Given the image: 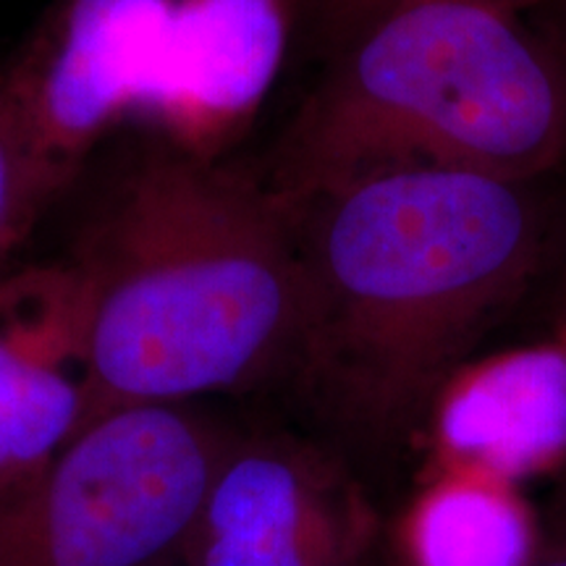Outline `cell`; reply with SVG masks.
<instances>
[{
    "label": "cell",
    "instance_id": "cell-11",
    "mask_svg": "<svg viewBox=\"0 0 566 566\" xmlns=\"http://www.w3.org/2000/svg\"><path fill=\"white\" fill-rule=\"evenodd\" d=\"M405 3L409 0H296V24L310 34L325 59L375 19ZM495 3L520 13L530 0H495Z\"/></svg>",
    "mask_w": 566,
    "mask_h": 566
},
{
    "label": "cell",
    "instance_id": "cell-12",
    "mask_svg": "<svg viewBox=\"0 0 566 566\" xmlns=\"http://www.w3.org/2000/svg\"><path fill=\"white\" fill-rule=\"evenodd\" d=\"M520 17L566 59V0H530Z\"/></svg>",
    "mask_w": 566,
    "mask_h": 566
},
{
    "label": "cell",
    "instance_id": "cell-8",
    "mask_svg": "<svg viewBox=\"0 0 566 566\" xmlns=\"http://www.w3.org/2000/svg\"><path fill=\"white\" fill-rule=\"evenodd\" d=\"M443 470L509 480L566 449V359L522 354L478 378H459L438 401L433 422Z\"/></svg>",
    "mask_w": 566,
    "mask_h": 566
},
{
    "label": "cell",
    "instance_id": "cell-2",
    "mask_svg": "<svg viewBox=\"0 0 566 566\" xmlns=\"http://www.w3.org/2000/svg\"><path fill=\"white\" fill-rule=\"evenodd\" d=\"M61 268L80 323L82 428L286 380L300 239L263 174L192 147H147L92 197Z\"/></svg>",
    "mask_w": 566,
    "mask_h": 566
},
{
    "label": "cell",
    "instance_id": "cell-9",
    "mask_svg": "<svg viewBox=\"0 0 566 566\" xmlns=\"http://www.w3.org/2000/svg\"><path fill=\"white\" fill-rule=\"evenodd\" d=\"M537 535L504 480L443 470L409 506L396 551L405 566H527Z\"/></svg>",
    "mask_w": 566,
    "mask_h": 566
},
{
    "label": "cell",
    "instance_id": "cell-10",
    "mask_svg": "<svg viewBox=\"0 0 566 566\" xmlns=\"http://www.w3.org/2000/svg\"><path fill=\"white\" fill-rule=\"evenodd\" d=\"M55 195L0 84V265L24 242Z\"/></svg>",
    "mask_w": 566,
    "mask_h": 566
},
{
    "label": "cell",
    "instance_id": "cell-4",
    "mask_svg": "<svg viewBox=\"0 0 566 566\" xmlns=\"http://www.w3.org/2000/svg\"><path fill=\"white\" fill-rule=\"evenodd\" d=\"M233 443L184 405L90 422L40 483L0 512V566L176 562Z\"/></svg>",
    "mask_w": 566,
    "mask_h": 566
},
{
    "label": "cell",
    "instance_id": "cell-5",
    "mask_svg": "<svg viewBox=\"0 0 566 566\" xmlns=\"http://www.w3.org/2000/svg\"><path fill=\"white\" fill-rule=\"evenodd\" d=\"M380 543L378 509L344 459L281 438H237L176 562L370 566Z\"/></svg>",
    "mask_w": 566,
    "mask_h": 566
},
{
    "label": "cell",
    "instance_id": "cell-13",
    "mask_svg": "<svg viewBox=\"0 0 566 566\" xmlns=\"http://www.w3.org/2000/svg\"><path fill=\"white\" fill-rule=\"evenodd\" d=\"M527 566H566V522L556 520L546 533L537 535L535 554Z\"/></svg>",
    "mask_w": 566,
    "mask_h": 566
},
{
    "label": "cell",
    "instance_id": "cell-3",
    "mask_svg": "<svg viewBox=\"0 0 566 566\" xmlns=\"http://www.w3.org/2000/svg\"><path fill=\"white\" fill-rule=\"evenodd\" d=\"M566 171V59L495 0H409L334 53L263 179L289 208L359 176Z\"/></svg>",
    "mask_w": 566,
    "mask_h": 566
},
{
    "label": "cell",
    "instance_id": "cell-14",
    "mask_svg": "<svg viewBox=\"0 0 566 566\" xmlns=\"http://www.w3.org/2000/svg\"><path fill=\"white\" fill-rule=\"evenodd\" d=\"M370 566H405V562H401L399 551H396V548H391V551L380 548V554L375 556V562Z\"/></svg>",
    "mask_w": 566,
    "mask_h": 566
},
{
    "label": "cell",
    "instance_id": "cell-15",
    "mask_svg": "<svg viewBox=\"0 0 566 566\" xmlns=\"http://www.w3.org/2000/svg\"><path fill=\"white\" fill-rule=\"evenodd\" d=\"M163 566H181L179 562H171V564H163Z\"/></svg>",
    "mask_w": 566,
    "mask_h": 566
},
{
    "label": "cell",
    "instance_id": "cell-16",
    "mask_svg": "<svg viewBox=\"0 0 566 566\" xmlns=\"http://www.w3.org/2000/svg\"><path fill=\"white\" fill-rule=\"evenodd\" d=\"M0 275H3V273H0Z\"/></svg>",
    "mask_w": 566,
    "mask_h": 566
},
{
    "label": "cell",
    "instance_id": "cell-7",
    "mask_svg": "<svg viewBox=\"0 0 566 566\" xmlns=\"http://www.w3.org/2000/svg\"><path fill=\"white\" fill-rule=\"evenodd\" d=\"M82 344L61 263L0 275V512L80 433Z\"/></svg>",
    "mask_w": 566,
    "mask_h": 566
},
{
    "label": "cell",
    "instance_id": "cell-6",
    "mask_svg": "<svg viewBox=\"0 0 566 566\" xmlns=\"http://www.w3.org/2000/svg\"><path fill=\"white\" fill-rule=\"evenodd\" d=\"M176 0H55L0 71L6 97L61 192L160 51Z\"/></svg>",
    "mask_w": 566,
    "mask_h": 566
},
{
    "label": "cell",
    "instance_id": "cell-1",
    "mask_svg": "<svg viewBox=\"0 0 566 566\" xmlns=\"http://www.w3.org/2000/svg\"><path fill=\"white\" fill-rule=\"evenodd\" d=\"M292 210L286 384L352 470L399 462L491 338L566 325V171L388 168Z\"/></svg>",
    "mask_w": 566,
    "mask_h": 566
}]
</instances>
